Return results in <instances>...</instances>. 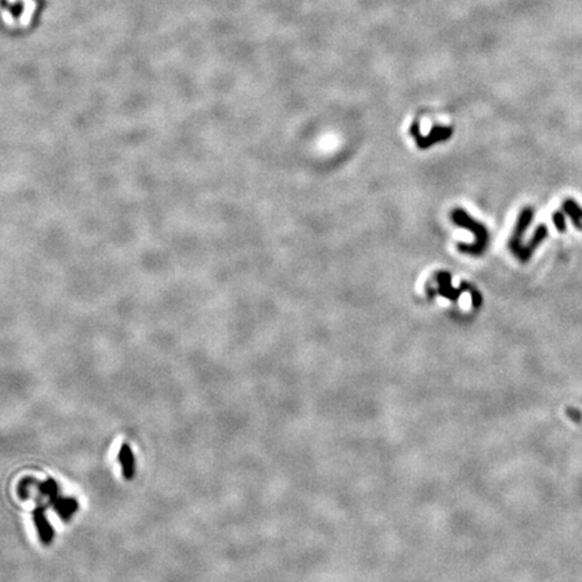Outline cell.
Returning <instances> with one entry per match:
<instances>
[{"instance_id":"obj_1","label":"cell","mask_w":582,"mask_h":582,"mask_svg":"<svg viewBox=\"0 0 582 582\" xmlns=\"http://www.w3.org/2000/svg\"><path fill=\"white\" fill-rule=\"evenodd\" d=\"M451 219H453L454 223L458 224V225H462V227L468 228V229H470L473 233H476L477 236L476 243L472 244V246H468V244H465V246H464V244H458L460 251H461V252L472 253V255H480V253H483L484 249L487 248L488 244V231L485 229V227H483V225L477 223V221L472 220V219L469 217L468 213L461 210V209L454 210L453 214H451Z\"/></svg>"},{"instance_id":"obj_2","label":"cell","mask_w":582,"mask_h":582,"mask_svg":"<svg viewBox=\"0 0 582 582\" xmlns=\"http://www.w3.org/2000/svg\"><path fill=\"white\" fill-rule=\"evenodd\" d=\"M451 134H453V130L449 128V127H436V130L430 134V135L427 136V138H419V136H417L418 138V142H421V140H427V142L425 143V146H423V148H426V147H428L430 144H433L434 142H437V140H445L447 139V138H450Z\"/></svg>"},{"instance_id":"obj_3","label":"cell","mask_w":582,"mask_h":582,"mask_svg":"<svg viewBox=\"0 0 582 582\" xmlns=\"http://www.w3.org/2000/svg\"><path fill=\"white\" fill-rule=\"evenodd\" d=\"M121 462H123V469H124V476L127 477V479H131L132 476V454H131V449H128L127 446L123 447V450H121Z\"/></svg>"},{"instance_id":"obj_4","label":"cell","mask_w":582,"mask_h":582,"mask_svg":"<svg viewBox=\"0 0 582 582\" xmlns=\"http://www.w3.org/2000/svg\"><path fill=\"white\" fill-rule=\"evenodd\" d=\"M554 221H555V224H556V228H558V229H561V231H564L565 223H564V219H562V216L556 213L555 217H554Z\"/></svg>"}]
</instances>
